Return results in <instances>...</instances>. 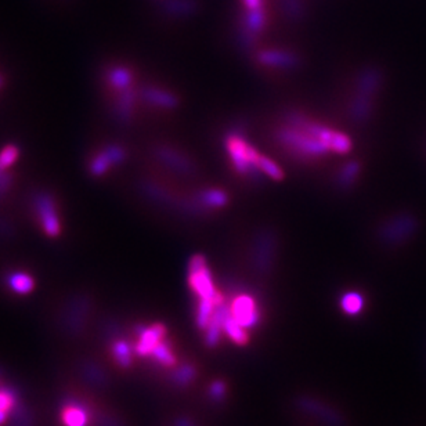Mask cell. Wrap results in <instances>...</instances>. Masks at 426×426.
I'll list each match as a JSON object with an SVG mask.
<instances>
[{
	"instance_id": "obj_17",
	"label": "cell",
	"mask_w": 426,
	"mask_h": 426,
	"mask_svg": "<svg viewBox=\"0 0 426 426\" xmlns=\"http://www.w3.org/2000/svg\"><path fill=\"white\" fill-rule=\"evenodd\" d=\"M166 11L169 13H182V11H191L193 10V4L190 1H184V0H168L165 3Z\"/></svg>"
},
{
	"instance_id": "obj_14",
	"label": "cell",
	"mask_w": 426,
	"mask_h": 426,
	"mask_svg": "<svg viewBox=\"0 0 426 426\" xmlns=\"http://www.w3.org/2000/svg\"><path fill=\"white\" fill-rule=\"evenodd\" d=\"M36 424H38L36 410L31 404L22 400L10 414V418L4 426H36Z\"/></svg>"
},
{
	"instance_id": "obj_19",
	"label": "cell",
	"mask_w": 426,
	"mask_h": 426,
	"mask_svg": "<svg viewBox=\"0 0 426 426\" xmlns=\"http://www.w3.org/2000/svg\"><path fill=\"white\" fill-rule=\"evenodd\" d=\"M8 418H10V414H7V413H0V426L6 425L7 421H8Z\"/></svg>"
},
{
	"instance_id": "obj_10",
	"label": "cell",
	"mask_w": 426,
	"mask_h": 426,
	"mask_svg": "<svg viewBox=\"0 0 426 426\" xmlns=\"http://www.w3.org/2000/svg\"><path fill=\"white\" fill-rule=\"evenodd\" d=\"M25 227L18 203L0 205V255L18 244Z\"/></svg>"
},
{
	"instance_id": "obj_13",
	"label": "cell",
	"mask_w": 426,
	"mask_h": 426,
	"mask_svg": "<svg viewBox=\"0 0 426 426\" xmlns=\"http://www.w3.org/2000/svg\"><path fill=\"white\" fill-rule=\"evenodd\" d=\"M339 310L348 317H357L365 310V298L358 291H346L338 302Z\"/></svg>"
},
{
	"instance_id": "obj_3",
	"label": "cell",
	"mask_w": 426,
	"mask_h": 426,
	"mask_svg": "<svg viewBox=\"0 0 426 426\" xmlns=\"http://www.w3.org/2000/svg\"><path fill=\"white\" fill-rule=\"evenodd\" d=\"M285 410L295 426H351L348 411L337 400L317 392H293Z\"/></svg>"
},
{
	"instance_id": "obj_2",
	"label": "cell",
	"mask_w": 426,
	"mask_h": 426,
	"mask_svg": "<svg viewBox=\"0 0 426 426\" xmlns=\"http://www.w3.org/2000/svg\"><path fill=\"white\" fill-rule=\"evenodd\" d=\"M27 226L50 241H59L66 233L64 203L60 191L47 183L24 186L18 200Z\"/></svg>"
},
{
	"instance_id": "obj_6",
	"label": "cell",
	"mask_w": 426,
	"mask_h": 426,
	"mask_svg": "<svg viewBox=\"0 0 426 426\" xmlns=\"http://www.w3.org/2000/svg\"><path fill=\"white\" fill-rule=\"evenodd\" d=\"M138 71L124 61H107L98 72L101 101L131 96L139 91Z\"/></svg>"
},
{
	"instance_id": "obj_11",
	"label": "cell",
	"mask_w": 426,
	"mask_h": 426,
	"mask_svg": "<svg viewBox=\"0 0 426 426\" xmlns=\"http://www.w3.org/2000/svg\"><path fill=\"white\" fill-rule=\"evenodd\" d=\"M201 397L204 403L212 409H224L231 399V386L223 376L204 379L201 388Z\"/></svg>"
},
{
	"instance_id": "obj_8",
	"label": "cell",
	"mask_w": 426,
	"mask_h": 426,
	"mask_svg": "<svg viewBox=\"0 0 426 426\" xmlns=\"http://www.w3.org/2000/svg\"><path fill=\"white\" fill-rule=\"evenodd\" d=\"M38 288L35 273L21 263H4L0 267V292L10 300H24Z\"/></svg>"
},
{
	"instance_id": "obj_18",
	"label": "cell",
	"mask_w": 426,
	"mask_h": 426,
	"mask_svg": "<svg viewBox=\"0 0 426 426\" xmlns=\"http://www.w3.org/2000/svg\"><path fill=\"white\" fill-rule=\"evenodd\" d=\"M284 1L285 11L291 15L302 13V3L300 0H283Z\"/></svg>"
},
{
	"instance_id": "obj_16",
	"label": "cell",
	"mask_w": 426,
	"mask_h": 426,
	"mask_svg": "<svg viewBox=\"0 0 426 426\" xmlns=\"http://www.w3.org/2000/svg\"><path fill=\"white\" fill-rule=\"evenodd\" d=\"M163 426H204V423H201L193 413L180 411L170 414L169 418L163 423Z\"/></svg>"
},
{
	"instance_id": "obj_5",
	"label": "cell",
	"mask_w": 426,
	"mask_h": 426,
	"mask_svg": "<svg viewBox=\"0 0 426 426\" xmlns=\"http://www.w3.org/2000/svg\"><path fill=\"white\" fill-rule=\"evenodd\" d=\"M101 338L104 342V360L111 369L121 375L132 374L139 367V358L135 352L128 325L108 320L101 327Z\"/></svg>"
},
{
	"instance_id": "obj_7",
	"label": "cell",
	"mask_w": 426,
	"mask_h": 426,
	"mask_svg": "<svg viewBox=\"0 0 426 426\" xmlns=\"http://www.w3.org/2000/svg\"><path fill=\"white\" fill-rule=\"evenodd\" d=\"M68 375L86 389L103 396L112 385L111 367L104 357L98 355H76L72 360L71 374Z\"/></svg>"
},
{
	"instance_id": "obj_20",
	"label": "cell",
	"mask_w": 426,
	"mask_h": 426,
	"mask_svg": "<svg viewBox=\"0 0 426 426\" xmlns=\"http://www.w3.org/2000/svg\"><path fill=\"white\" fill-rule=\"evenodd\" d=\"M3 383H4V381H3V379H1V375H0V386H1V385H3Z\"/></svg>"
},
{
	"instance_id": "obj_4",
	"label": "cell",
	"mask_w": 426,
	"mask_h": 426,
	"mask_svg": "<svg viewBox=\"0 0 426 426\" xmlns=\"http://www.w3.org/2000/svg\"><path fill=\"white\" fill-rule=\"evenodd\" d=\"M129 147L110 135H97L85 154V170L91 180L112 179L129 159Z\"/></svg>"
},
{
	"instance_id": "obj_9",
	"label": "cell",
	"mask_w": 426,
	"mask_h": 426,
	"mask_svg": "<svg viewBox=\"0 0 426 426\" xmlns=\"http://www.w3.org/2000/svg\"><path fill=\"white\" fill-rule=\"evenodd\" d=\"M227 152L235 170L240 175H252L254 172H263L262 165L265 156L260 155L252 145L240 136H231L227 140Z\"/></svg>"
},
{
	"instance_id": "obj_21",
	"label": "cell",
	"mask_w": 426,
	"mask_h": 426,
	"mask_svg": "<svg viewBox=\"0 0 426 426\" xmlns=\"http://www.w3.org/2000/svg\"><path fill=\"white\" fill-rule=\"evenodd\" d=\"M61 1H71V0H61Z\"/></svg>"
},
{
	"instance_id": "obj_12",
	"label": "cell",
	"mask_w": 426,
	"mask_h": 426,
	"mask_svg": "<svg viewBox=\"0 0 426 426\" xmlns=\"http://www.w3.org/2000/svg\"><path fill=\"white\" fill-rule=\"evenodd\" d=\"M22 186L17 165H6L0 162V205L17 204Z\"/></svg>"
},
{
	"instance_id": "obj_1",
	"label": "cell",
	"mask_w": 426,
	"mask_h": 426,
	"mask_svg": "<svg viewBox=\"0 0 426 426\" xmlns=\"http://www.w3.org/2000/svg\"><path fill=\"white\" fill-rule=\"evenodd\" d=\"M98 298L93 288L78 285L59 291L49 302L47 316L53 331L63 339L78 342L94 331Z\"/></svg>"
},
{
	"instance_id": "obj_15",
	"label": "cell",
	"mask_w": 426,
	"mask_h": 426,
	"mask_svg": "<svg viewBox=\"0 0 426 426\" xmlns=\"http://www.w3.org/2000/svg\"><path fill=\"white\" fill-rule=\"evenodd\" d=\"M22 402L20 392L8 383H3L0 386V413L11 414L14 409Z\"/></svg>"
}]
</instances>
